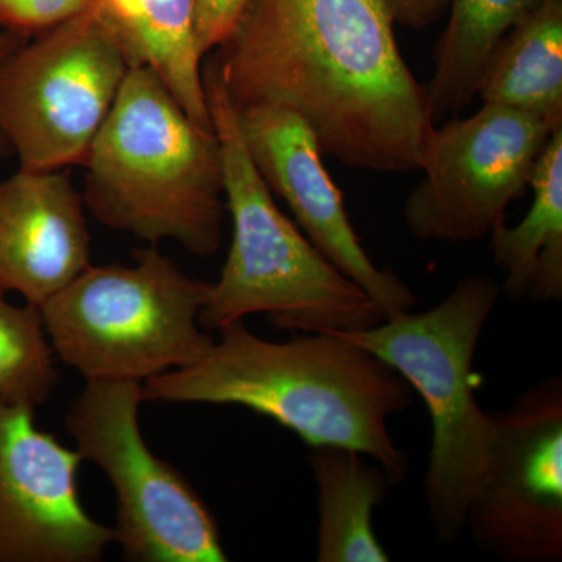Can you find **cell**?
<instances>
[{"mask_svg":"<svg viewBox=\"0 0 562 562\" xmlns=\"http://www.w3.org/2000/svg\"><path fill=\"white\" fill-rule=\"evenodd\" d=\"M135 265L88 266L40 306L55 357L91 380L146 383L190 368L214 347L201 325L211 283L157 247Z\"/></svg>","mask_w":562,"mask_h":562,"instance_id":"obj_6","label":"cell"},{"mask_svg":"<svg viewBox=\"0 0 562 562\" xmlns=\"http://www.w3.org/2000/svg\"><path fill=\"white\" fill-rule=\"evenodd\" d=\"M238 121L255 168L290 206L310 243L372 299L384 319L412 312L416 297L408 284L391 269H380L362 249L308 122L279 105L238 110Z\"/></svg>","mask_w":562,"mask_h":562,"instance_id":"obj_12","label":"cell"},{"mask_svg":"<svg viewBox=\"0 0 562 562\" xmlns=\"http://www.w3.org/2000/svg\"><path fill=\"white\" fill-rule=\"evenodd\" d=\"M530 188L532 203L516 227L491 233V254L505 273L501 290L514 302H557L562 297V127L543 147Z\"/></svg>","mask_w":562,"mask_h":562,"instance_id":"obj_15","label":"cell"},{"mask_svg":"<svg viewBox=\"0 0 562 562\" xmlns=\"http://www.w3.org/2000/svg\"><path fill=\"white\" fill-rule=\"evenodd\" d=\"M465 530L509 562L562 560V382L542 380L492 416L486 475Z\"/></svg>","mask_w":562,"mask_h":562,"instance_id":"obj_10","label":"cell"},{"mask_svg":"<svg viewBox=\"0 0 562 562\" xmlns=\"http://www.w3.org/2000/svg\"><path fill=\"white\" fill-rule=\"evenodd\" d=\"M246 3L247 0H198V40L203 57L231 38Z\"/></svg>","mask_w":562,"mask_h":562,"instance_id":"obj_21","label":"cell"},{"mask_svg":"<svg viewBox=\"0 0 562 562\" xmlns=\"http://www.w3.org/2000/svg\"><path fill=\"white\" fill-rule=\"evenodd\" d=\"M190 368L143 383L144 401L243 406L295 432L310 447L371 457L392 483L408 472L387 422L412 403V386L386 362L339 333L266 341L244 321Z\"/></svg>","mask_w":562,"mask_h":562,"instance_id":"obj_2","label":"cell"},{"mask_svg":"<svg viewBox=\"0 0 562 562\" xmlns=\"http://www.w3.org/2000/svg\"><path fill=\"white\" fill-rule=\"evenodd\" d=\"M213 57L236 110L295 111L347 168L419 171L435 125L390 0H247Z\"/></svg>","mask_w":562,"mask_h":562,"instance_id":"obj_1","label":"cell"},{"mask_svg":"<svg viewBox=\"0 0 562 562\" xmlns=\"http://www.w3.org/2000/svg\"><path fill=\"white\" fill-rule=\"evenodd\" d=\"M362 457L347 447H313L319 562L390 561L372 519L394 483L383 468L369 465Z\"/></svg>","mask_w":562,"mask_h":562,"instance_id":"obj_16","label":"cell"},{"mask_svg":"<svg viewBox=\"0 0 562 562\" xmlns=\"http://www.w3.org/2000/svg\"><path fill=\"white\" fill-rule=\"evenodd\" d=\"M92 0H0V25L16 32L47 31L77 16Z\"/></svg>","mask_w":562,"mask_h":562,"instance_id":"obj_20","label":"cell"},{"mask_svg":"<svg viewBox=\"0 0 562 562\" xmlns=\"http://www.w3.org/2000/svg\"><path fill=\"white\" fill-rule=\"evenodd\" d=\"M206 102L221 144L225 210L233 235L220 280L201 313L206 331L250 314H269L276 327L306 333H355L384 321L364 291L339 272L301 228L284 216L251 161L220 66H203Z\"/></svg>","mask_w":562,"mask_h":562,"instance_id":"obj_4","label":"cell"},{"mask_svg":"<svg viewBox=\"0 0 562 562\" xmlns=\"http://www.w3.org/2000/svg\"><path fill=\"white\" fill-rule=\"evenodd\" d=\"M476 95L562 125V0H546L492 50Z\"/></svg>","mask_w":562,"mask_h":562,"instance_id":"obj_17","label":"cell"},{"mask_svg":"<svg viewBox=\"0 0 562 562\" xmlns=\"http://www.w3.org/2000/svg\"><path fill=\"white\" fill-rule=\"evenodd\" d=\"M560 127L487 103L472 116L435 125L422 151L424 179L403 205L406 227L422 241L486 238L530 188L536 161Z\"/></svg>","mask_w":562,"mask_h":562,"instance_id":"obj_9","label":"cell"},{"mask_svg":"<svg viewBox=\"0 0 562 562\" xmlns=\"http://www.w3.org/2000/svg\"><path fill=\"white\" fill-rule=\"evenodd\" d=\"M131 65L92 5L0 65V135L25 171L83 165Z\"/></svg>","mask_w":562,"mask_h":562,"instance_id":"obj_8","label":"cell"},{"mask_svg":"<svg viewBox=\"0 0 562 562\" xmlns=\"http://www.w3.org/2000/svg\"><path fill=\"white\" fill-rule=\"evenodd\" d=\"M546 0H449V21L425 85L432 125L458 116L476 98L480 77L503 36Z\"/></svg>","mask_w":562,"mask_h":562,"instance_id":"obj_18","label":"cell"},{"mask_svg":"<svg viewBox=\"0 0 562 562\" xmlns=\"http://www.w3.org/2000/svg\"><path fill=\"white\" fill-rule=\"evenodd\" d=\"M83 166L85 203L101 224L150 244L171 239L195 257L220 250V139L149 69H128Z\"/></svg>","mask_w":562,"mask_h":562,"instance_id":"obj_3","label":"cell"},{"mask_svg":"<svg viewBox=\"0 0 562 562\" xmlns=\"http://www.w3.org/2000/svg\"><path fill=\"white\" fill-rule=\"evenodd\" d=\"M60 373L38 306L14 305L0 288V397L18 405H46Z\"/></svg>","mask_w":562,"mask_h":562,"instance_id":"obj_19","label":"cell"},{"mask_svg":"<svg viewBox=\"0 0 562 562\" xmlns=\"http://www.w3.org/2000/svg\"><path fill=\"white\" fill-rule=\"evenodd\" d=\"M20 46L21 44L16 43L13 36L2 35V33H0V65H2V61L5 60L7 57H9L11 52H13L14 49H16V47ZM0 139H3L2 135H0Z\"/></svg>","mask_w":562,"mask_h":562,"instance_id":"obj_23","label":"cell"},{"mask_svg":"<svg viewBox=\"0 0 562 562\" xmlns=\"http://www.w3.org/2000/svg\"><path fill=\"white\" fill-rule=\"evenodd\" d=\"M91 5L131 68L149 69L192 121L213 128L198 40V0H92Z\"/></svg>","mask_w":562,"mask_h":562,"instance_id":"obj_14","label":"cell"},{"mask_svg":"<svg viewBox=\"0 0 562 562\" xmlns=\"http://www.w3.org/2000/svg\"><path fill=\"white\" fill-rule=\"evenodd\" d=\"M35 412L0 397V562L102 561L113 531L80 501L83 458Z\"/></svg>","mask_w":562,"mask_h":562,"instance_id":"obj_11","label":"cell"},{"mask_svg":"<svg viewBox=\"0 0 562 562\" xmlns=\"http://www.w3.org/2000/svg\"><path fill=\"white\" fill-rule=\"evenodd\" d=\"M90 258L83 199L68 173L20 169L0 180V288L40 308Z\"/></svg>","mask_w":562,"mask_h":562,"instance_id":"obj_13","label":"cell"},{"mask_svg":"<svg viewBox=\"0 0 562 562\" xmlns=\"http://www.w3.org/2000/svg\"><path fill=\"white\" fill-rule=\"evenodd\" d=\"M143 383L91 380L66 413L83 460L116 495L113 542L131 562H225L220 527L192 484L151 452L139 428Z\"/></svg>","mask_w":562,"mask_h":562,"instance_id":"obj_7","label":"cell"},{"mask_svg":"<svg viewBox=\"0 0 562 562\" xmlns=\"http://www.w3.org/2000/svg\"><path fill=\"white\" fill-rule=\"evenodd\" d=\"M501 292L492 277L468 276L428 312H406L369 330L339 333L386 362L424 398L431 420L425 490L432 527L443 541L465 531L486 475L492 416L473 394L472 366Z\"/></svg>","mask_w":562,"mask_h":562,"instance_id":"obj_5","label":"cell"},{"mask_svg":"<svg viewBox=\"0 0 562 562\" xmlns=\"http://www.w3.org/2000/svg\"><path fill=\"white\" fill-rule=\"evenodd\" d=\"M395 24L412 31H424L441 20L449 0H390Z\"/></svg>","mask_w":562,"mask_h":562,"instance_id":"obj_22","label":"cell"}]
</instances>
